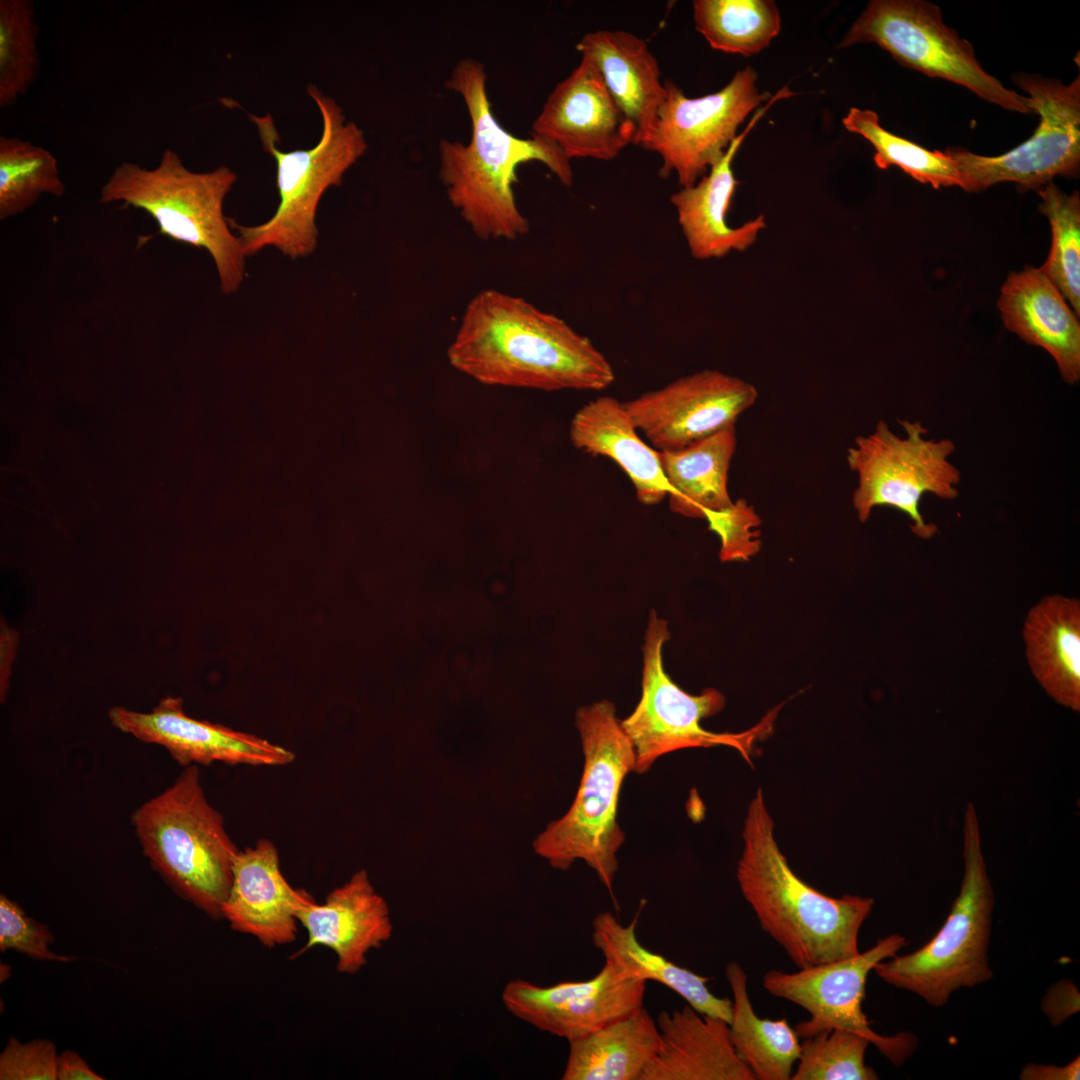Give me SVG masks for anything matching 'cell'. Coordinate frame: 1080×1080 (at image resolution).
Returning a JSON list of instances; mask_svg holds the SVG:
<instances>
[{
  "mask_svg": "<svg viewBox=\"0 0 1080 1080\" xmlns=\"http://www.w3.org/2000/svg\"><path fill=\"white\" fill-rule=\"evenodd\" d=\"M447 357L490 386L602 390L615 379L607 358L565 320L495 289L469 301Z\"/></svg>",
  "mask_w": 1080,
  "mask_h": 1080,
  "instance_id": "1",
  "label": "cell"
},
{
  "mask_svg": "<svg viewBox=\"0 0 1080 1080\" xmlns=\"http://www.w3.org/2000/svg\"><path fill=\"white\" fill-rule=\"evenodd\" d=\"M445 86L462 97L472 127L467 144L439 142V176L450 203L481 239L513 240L525 235L529 222L513 191L517 167L539 161L569 187L571 160L551 142L536 136L519 138L501 126L491 109L487 74L480 61L459 60Z\"/></svg>",
  "mask_w": 1080,
  "mask_h": 1080,
  "instance_id": "2",
  "label": "cell"
},
{
  "mask_svg": "<svg viewBox=\"0 0 1080 1080\" xmlns=\"http://www.w3.org/2000/svg\"><path fill=\"white\" fill-rule=\"evenodd\" d=\"M736 877L761 928L799 968L857 955L860 929L871 913L869 897L827 896L790 868L774 837V823L758 788L745 817Z\"/></svg>",
  "mask_w": 1080,
  "mask_h": 1080,
  "instance_id": "3",
  "label": "cell"
},
{
  "mask_svg": "<svg viewBox=\"0 0 1080 1080\" xmlns=\"http://www.w3.org/2000/svg\"><path fill=\"white\" fill-rule=\"evenodd\" d=\"M237 181L229 167L207 172L188 169L167 148L154 168L123 161L101 186V204L121 203L147 213L159 232L211 256L223 294L236 293L245 277L241 241L224 215V201Z\"/></svg>",
  "mask_w": 1080,
  "mask_h": 1080,
  "instance_id": "4",
  "label": "cell"
},
{
  "mask_svg": "<svg viewBox=\"0 0 1080 1080\" xmlns=\"http://www.w3.org/2000/svg\"><path fill=\"white\" fill-rule=\"evenodd\" d=\"M308 94L322 119L318 143L306 150L281 151L279 135L270 114L249 115L255 123L263 149L276 162L278 206L266 221L245 226L229 218L246 257L274 248L292 260L310 256L318 245L316 215L324 193L342 184L345 173L364 155L363 131L347 121L336 101L309 85Z\"/></svg>",
  "mask_w": 1080,
  "mask_h": 1080,
  "instance_id": "5",
  "label": "cell"
},
{
  "mask_svg": "<svg viewBox=\"0 0 1080 1080\" xmlns=\"http://www.w3.org/2000/svg\"><path fill=\"white\" fill-rule=\"evenodd\" d=\"M584 766L574 801L533 842L534 852L558 870L582 860L611 892L618 870L617 853L625 835L617 822L625 777L635 768V750L607 700L576 713Z\"/></svg>",
  "mask_w": 1080,
  "mask_h": 1080,
  "instance_id": "6",
  "label": "cell"
},
{
  "mask_svg": "<svg viewBox=\"0 0 1080 1080\" xmlns=\"http://www.w3.org/2000/svg\"><path fill=\"white\" fill-rule=\"evenodd\" d=\"M132 824L145 855L182 896L210 916H220L240 850L209 803L196 765L143 803Z\"/></svg>",
  "mask_w": 1080,
  "mask_h": 1080,
  "instance_id": "7",
  "label": "cell"
},
{
  "mask_svg": "<svg viewBox=\"0 0 1080 1080\" xmlns=\"http://www.w3.org/2000/svg\"><path fill=\"white\" fill-rule=\"evenodd\" d=\"M963 860L959 893L937 933L919 949L896 954L873 968L885 983L916 994L932 1007H942L954 992L993 977L989 944L995 894L972 802L964 813Z\"/></svg>",
  "mask_w": 1080,
  "mask_h": 1080,
  "instance_id": "8",
  "label": "cell"
},
{
  "mask_svg": "<svg viewBox=\"0 0 1080 1080\" xmlns=\"http://www.w3.org/2000/svg\"><path fill=\"white\" fill-rule=\"evenodd\" d=\"M899 424L904 436L880 420L870 434L856 437L848 448L847 464L858 479L853 507L862 523L874 508L893 507L909 517L914 535L930 539L938 528L923 518L921 498L925 494L957 498L961 474L949 460L956 446L947 438L927 439L929 431L920 421L899 420Z\"/></svg>",
  "mask_w": 1080,
  "mask_h": 1080,
  "instance_id": "9",
  "label": "cell"
},
{
  "mask_svg": "<svg viewBox=\"0 0 1080 1080\" xmlns=\"http://www.w3.org/2000/svg\"><path fill=\"white\" fill-rule=\"evenodd\" d=\"M858 43H875L902 66L961 85L1001 108L1031 113L1026 96L986 72L972 44L944 23L940 8L933 3L870 1L838 48Z\"/></svg>",
  "mask_w": 1080,
  "mask_h": 1080,
  "instance_id": "10",
  "label": "cell"
},
{
  "mask_svg": "<svg viewBox=\"0 0 1080 1080\" xmlns=\"http://www.w3.org/2000/svg\"><path fill=\"white\" fill-rule=\"evenodd\" d=\"M670 638L667 622L651 610L643 645L641 697L621 725L635 750V768L644 773L663 755L686 748L728 746L750 761L752 746L771 728L769 714L756 727L741 733H716L704 729L703 718L719 713L725 698L714 688L691 695L666 673L663 645Z\"/></svg>",
  "mask_w": 1080,
  "mask_h": 1080,
  "instance_id": "11",
  "label": "cell"
},
{
  "mask_svg": "<svg viewBox=\"0 0 1080 1080\" xmlns=\"http://www.w3.org/2000/svg\"><path fill=\"white\" fill-rule=\"evenodd\" d=\"M1026 105L1040 122L1034 133L1010 151L983 156L963 148L945 151L956 164L961 188L982 191L1000 182L1039 190L1056 176L1075 178L1080 168V77L1071 83L1020 73L1012 76Z\"/></svg>",
  "mask_w": 1080,
  "mask_h": 1080,
  "instance_id": "12",
  "label": "cell"
},
{
  "mask_svg": "<svg viewBox=\"0 0 1080 1080\" xmlns=\"http://www.w3.org/2000/svg\"><path fill=\"white\" fill-rule=\"evenodd\" d=\"M665 98L651 132L639 143L661 159L660 175L674 172L681 187L699 181L725 154L739 126L773 95L760 93L747 66L717 92L691 98L666 80Z\"/></svg>",
  "mask_w": 1080,
  "mask_h": 1080,
  "instance_id": "13",
  "label": "cell"
},
{
  "mask_svg": "<svg viewBox=\"0 0 1080 1080\" xmlns=\"http://www.w3.org/2000/svg\"><path fill=\"white\" fill-rule=\"evenodd\" d=\"M909 941L899 933L877 940L865 952L833 962L784 972L771 969L763 975L764 989L805 1009L810 1018L799 1022L795 1031L808 1038L820 1032L844 1029L866 1037L895 1066L902 1065L916 1050V1035L901 1031L883 1036L873 1031L862 1010L866 981L874 966L897 954Z\"/></svg>",
  "mask_w": 1080,
  "mask_h": 1080,
  "instance_id": "14",
  "label": "cell"
},
{
  "mask_svg": "<svg viewBox=\"0 0 1080 1080\" xmlns=\"http://www.w3.org/2000/svg\"><path fill=\"white\" fill-rule=\"evenodd\" d=\"M757 397L751 383L705 369L645 392L623 406L654 447L670 451L735 427Z\"/></svg>",
  "mask_w": 1080,
  "mask_h": 1080,
  "instance_id": "15",
  "label": "cell"
},
{
  "mask_svg": "<svg viewBox=\"0 0 1080 1080\" xmlns=\"http://www.w3.org/2000/svg\"><path fill=\"white\" fill-rule=\"evenodd\" d=\"M646 982L623 976L610 962L592 978L540 986L509 981L501 999L506 1010L536 1029L564 1038H582L643 1006Z\"/></svg>",
  "mask_w": 1080,
  "mask_h": 1080,
  "instance_id": "16",
  "label": "cell"
},
{
  "mask_svg": "<svg viewBox=\"0 0 1080 1080\" xmlns=\"http://www.w3.org/2000/svg\"><path fill=\"white\" fill-rule=\"evenodd\" d=\"M531 134L553 143L570 160L609 161L636 140L634 125L614 102L596 67L582 57L548 95Z\"/></svg>",
  "mask_w": 1080,
  "mask_h": 1080,
  "instance_id": "17",
  "label": "cell"
},
{
  "mask_svg": "<svg viewBox=\"0 0 1080 1080\" xmlns=\"http://www.w3.org/2000/svg\"><path fill=\"white\" fill-rule=\"evenodd\" d=\"M109 719L120 731L164 747L183 767L214 762L283 766L295 759L292 751L265 739L187 716L175 697L163 698L147 713L113 707Z\"/></svg>",
  "mask_w": 1080,
  "mask_h": 1080,
  "instance_id": "18",
  "label": "cell"
},
{
  "mask_svg": "<svg viewBox=\"0 0 1080 1080\" xmlns=\"http://www.w3.org/2000/svg\"><path fill=\"white\" fill-rule=\"evenodd\" d=\"M314 901L304 890L290 886L281 872L276 847L261 839L255 846L239 851L220 916L235 931L274 947L295 940L297 914Z\"/></svg>",
  "mask_w": 1080,
  "mask_h": 1080,
  "instance_id": "19",
  "label": "cell"
},
{
  "mask_svg": "<svg viewBox=\"0 0 1080 1080\" xmlns=\"http://www.w3.org/2000/svg\"><path fill=\"white\" fill-rule=\"evenodd\" d=\"M790 96L792 92L787 86L780 89L765 106L756 110L747 127L737 135L723 157L707 174L694 185L681 187L671 195V204L676 210L678 223L694 258H722L731 251H745L755 243L760 231L765 228L763 214L739 227L728 225L726 216L738 184L732 162L745 137L766 110L777 100Z\"/></svg>",
  "mask_w": 1080,
  "mask_h": 1080,
  "instance_id": "20",
  "label": "cell"
},
{
  "mask_svg": "<svg viewBox=\"0 0 1080 1080\" xmlns=\"http://www.w3.org/2000/svg\"><path fill=\"white\" fill-rule=\"evenodd\" d=\"M297 920L307 931V942L298 954L325 946L337 957V970L355 974L367 963V955L382 947L393 933L385 899L373 887L365 869L356 871L343 885L327 894L322 904L304 906Z\"/></svg>",
  "mask_w": 1080,
  "mask_h": 1080,
  "instance_id": "21",
  "label": "cell"
},
{
  "mask_svg": "<svg viewBox=\"0 0 1080 1080\" xmlns=\"http://www.w3.org/2000/svg\"><path fill=\"white\" fill-rule=\"evenodd\" d=\"M656 1023L660 1046L639 1080H755L723 1019L686 1004L661 1011Z\"/></svg>",
  "mask_w": 1080,
  "mask_h": 1080,
  "instance_id": "22",
  "label": "cell"
},
{
  "mask_svg": "<svg viewBox=\"0 0 1080 1080\" xmlns=\"http://www.w3.org/2000/svg\"><path fill=\"white\" fill-rule=\"evenodd\" d=\"M997 306L1005 327L1045 349L1068 384L1080 379V324L1059 289L1039 268L1010 273Z\"/></svg>",
  "mask_w": 1080,
  "mask_h": 1080,
  "instance_id": "23",
  "label": "cell"
},
{
  "mask_svg": "<svg viewBox=\"0 0 1080 1080\" xmlns=\"http://www.w3.org/2000/svg\"><path fill=\"white\" fill-rule=\"evenodd\" d=\"M598 70L614 102L636 129L635 145L651 132L665 98V83L647 43L623 30H596L576 45Z\"/></svg>",
  "mask_w": 1080,
  "mask_h": 1080,
  "instance_id": "24",
  "label": "cell"
},
{
  "mask_svg": "<svg viewBox=\"0 0 1080 1080\" xmlns=\"http://www.w3.org/2000/svg\"><path fill=\"white\" fill-rule=\"evenodd\" d=\"M637 431L623 402L601 396L575 413L569 437L577 449L613 460L629 477L638 501L655 505L670 495L672 488L663 472L659 450L648 446Z\"/></svg>",
  "mask_w": 1080,
  "mask_h": 1080,
  "instance_id": "25",
  "label": "cell"
},
{
  "mask_svg": "<svg viewBox=\"0 0 1080 1080\" xmlns=\"http://www.w3.org/2000/svg\"><path fill=\"white\" fill-rule=\"evenodd\" d=\"M1032 674L1058 704L1080 711V601L1048 595L1028 611L1022 629Z\"/></svg>",
  "mask_w": 1080,
  "mask_h": 1080,
  "instance_id": "26",
  "label": "cell"
},
{
  "mask_svg": "<svg viewBox=\"0 0 1080 1080\" xmlns=\"http://www.w3.org/2000/svg\"><path fill=\"white\" fill-rule=\"evenodd\" d=\"M641 909L628 924L624 925L611 912H600L592 921V942L610 962L627 978L655 981L682 997L688 1005L701 1014L730 1022L732 1000L717 997L708 988L712 979L679 966L663 955L644 947L636 935Z\"/></svg>",
  "mask_w": 1080,
  "mask_h": 1080,
  "instance_id": "27",
  "label": "cell"
},
{
  "mask_svg": "<svg viewBox=\"0 0 1080 1080\" xmlns=\"http://www.w3.org/2000/svg\"><path fill=\"white\" fill-rule=\"evenodd\" d=\"M660 1046L656 1020L642 1006L573 1041L562 1080H639Z\"/></svg>",
  "mask_w": 1080,
  "mask_h": 1080,
  "instance_id": "28",
  "label": "cell"
},
{
  "mask_svg": "<svg viewBox=\"0 0 1080 1080\" xmlns=\"http://www.w3.org/2000/svg\"><path fill=\"white\" fill-rule=\"evenodd\" d=\"M735 427L684 448L659 451L665 477L672 488V512L704 519L708 511L729 506L728 472L736 450Z\"/></svg>",
  "mask_w": 1080,
  "mask_h": 1080,
  "instance_id": "29",
  "label": "cell"
},
{
  "mask_svg": "<svg viewBox=\"0 0 1080 1080\" xmlns=\"http://www.w3.org/2000/svg\"><path fill=\"white\" fill-rule=\"evenodd\" d=\"M725 976L732 991L729 1030L737 1053L755 1080H789L800 1054L799 1036L786 1018H760L748 995V978L737 962L726 965Z\"/></svg>",
  "mask_w": 1080,
  "mask_h": 1080,
  "instance_id": "30",
  "label": "cell"
},
{
  "mask_svg": "<svg viewBox=\"0 0 1080 1080\" xmlns=\"http://www.w3.org/2000/svg\"><path fill=\"white\" fill-rule=\"evenodd\" d=\"M696 30L715 50L744 57L769 46L781 29L772 0H695Z\"/></svg>",
  "mask_w": 1080,
  "mask_h": 1080,
  "instance_id": "31",
  "label": "cell"
},
{
  "mask_svg": "<svg viewBox=\"0 0 1080 1080\" xmlns=\"http://www.w3.org/2000/svg\"><path fill=\"white\" fill-rule=\"evenodd\" d=\"M65 185L58 161L46 148L0 136V220L26 212L44 195L61 198Z\"/></svg>",
  "mask_w": 1080,
  "mask_h": 1080,
  "instance_id": "32",
  "label": "cell"
},
{
  "mask_svg": "<svg viewBox=\"0 0 1080 1080\" xmlns=\"http://www.w3.org/2000/svg\"><path fill=\"white\" fill-rule=\"evenodd\" d=\"M842 123L846 130L862 136L873 146V161L879 169L899 167L916 181L935 189L961 187L956 164L946 151H932L893 134L881 126L875 111L851 107Z\"/></svg>",
  "mask_w": 1080,
  "mask_h": 1080,
  "instance_id": "33",
  "label": "cell"
},
{
  "mask_svg": "<svg viewBox=\"0 0 1080 1080\" xmlns=\"http://www.w3.org/2000/svg\"><path fill=\"white\" fill-rule=\"evenodd\" d=\"M1040 211L1051 227L1049 255L1039 268L1080 315V195L1066 194L1053 182L1037 190Z\"/></svg>",
  "mask_w": 1080,
  "mask_h": 1080,
  "instance_id": "34",
  "label": "cell"
},
{
  "mask_svg": "<svg viewBox=\"0 0 1080 1080\" xmlns=\"http://www.w3.org/2000/svg\"><path fill=\"white\" fill-rule=\"evenodd\" d=\"M39 28L30 0H0V107L13 106L38 77Z\"/></svg>",
  "mask_w": 1080,
  "mask_h": 1080,
  "instance_id": "35",
  "label": "cell"
},
{
  "mask_svg": "<svg viewBox=\"0 0 1080 1080\" xmlns=\"http://www.w3.org/2000/svg\"><path fill=\"white\" fill-rule=\"evenodd\" d=\"M870 1041L857 1033L833 1029L804 1038L792 1080H875L865 1064Z\"/></svg>",
  "mask_w": 1080,
  "mask_h": 1080,
  "instance_id": "36",
  "label": "cell"
},
{
  "mask_svg": "<svg viewBox=\"0 0 1080 1080\" xmlns=\"http://www.w3.org/2000/svg\"><path fill=\"white\" fill-rule=\"evenodd\" d=\"M704 519L720 539L722 562L747 561L760 551L761 519L747 500L741 498L723 509L708 511Z\"/></svg>",
  "mask_w": 1080,
  "mask_h": 1080,
  "instance_id": "37",
  "label": "cell"
},
{
  "mask_svg": "<svg viewBox=\"0 0 1080 1080\" xmlns=\"http://www.w3.org/2000/svg\"><path fill=\"white\" fill-rule=\"evenodd\" d=\"M50 931L27 916L24 910L5 895L0 897V950L13 949L30 957L69 962L74 957L59 955L49 949Z\"/></svg>",
  "mask_w": 1080,
  "mask_h": 1080,
  "instance_id": "38",
  "label": "cell"
},
{
  "mask_svg": "<svg viewBox=\"0 0 1080 1080\" xmlns=\"http://www.w3.org/2000/svg\"><path fill=\"white\" fill-rule=\"evenodd\" d=\"M55 1046L47 1040L20 1043L10 1038L0 1056L1 1080H56Z\"/></svg>",
  "mask_w": 1080,
  "mask_h": 1080,
  "instance_id": "39",
  "label": "cell"
},
{
  "mask_svg": "<svg viewBox=\"0 0 1080 1080\" xmlns=\"http://www.w3.org/2000/svg\"><path fill=\"white\" fill-rule=\"evenodd\" d=\"M1080 1060L1079 1056L1065 1066L1055 1065H1026L1020 1075L1024 1080H1075L1079 1079Z\"/></svg>",
  "mask_w": 1080,
  "mask_h": 1080,
  "instance_id": "40",
  "label": "cell"
},
{
  "mask_svg": "<svg viewBox=\"0 0 1080 1080\" xmlns=\"http://www.w3.org/2000/svg\"><path fill=\"white\" fill-rule=\"evenodd\" d=\"M58 1080H101L88 1064L75 1052L65 1051L57 1058Z\"/></svg>",
  "mask_w": 1080,
  "mask_h": 1080,
  "instance_id": "41",
  "label": "cell"
}]
</instances>
